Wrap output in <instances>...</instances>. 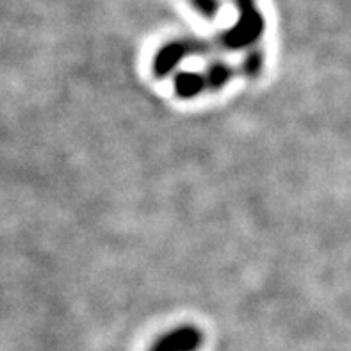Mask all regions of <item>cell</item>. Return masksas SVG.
Masks as SVG:
<instances>
[{
	"mask_svg": "<svg viewBox=\"0 0 351 351\" xmlns=\"http://www.w3.org/2000/svg\"><path fill=\"white\" fill-rule=\"evenodd\" d=\"M236 73V68L230 66H214L205 73H182L177 79V93L182 98L195 97L205 89L219 88Z\"/></svg>",
	"mask_w": 351,
	"mask_h": 351,
	"instance_id": "1",
	"label": "cell"
},
{
	"mask_svg": "<svg viewBox=\"0 0 351 351\" xmlns=\"http://www.w3.org/2000/svg\"><path fill=\"white\" fill-rule=\"evenodd\" d=\"M204 343V335L195 326H182L160 337L150 351H196Z\"/></svg>",
	"mask_w": 351,
	"mask_h": 351,
	"instance_id": "2",
	"label": "cell"
}]
</instances>
